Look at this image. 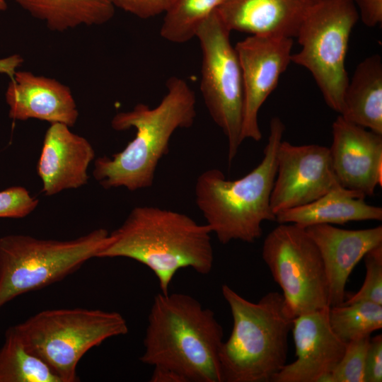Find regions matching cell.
I'll return each instance as SVG.
<instances>
[{
    "label": "cell",
    "instance_id": "obj_25",
    "mask_svg": "<svg viewBox=\"0 0 382 382\" xmlns=\"http://www.w3.org/2000/svg\"><path fill=\"white\" fill-rule=\"evenodd\" d=\"M371 335L347 343L343 356L332 371L333 382H364L366 357Z\"/></svg>",
    "mask_w": 382,
    "mask_h": 382
},
{
    "label": "cell",
    "instance_id": "obj_2",
    "mask_svg": "<svg viewBox=\"0 0 382 382\" xmlns=\"http://www.w3.org/2000/svg\"><path fill=\"white\" fill-rule=\"evenodd\" d=\"M223 328L215 313L186 294H158L148 316L142 363L170 369L184 382H222Z\"/></svg>",
    "mask_w": 382,
    "mask_h": 382
},
{
    "label": "cell",
    "instance_id": "obj_11",
    "mask_svg": "<svg viewBox=\"0 0 382 382\" xmlns=\"http://www.w3.org/2000/svg\"><path fill=\"white\" fill-rule=\"evenodd\" d=\"M338 183L328 147L294 145L282 140L277 153L271 209L276 216L280 212L307 204Z\"/></svg>",
    "mask_w": 382,
    "mask_h": 382
},
{
    "label": "cell",
    "instance_id": "obj_4",
    "mask_svg": "<svg viewBox=\"0 0 382 382\" xmlns=\"http://www.w3.org/2000/svg\"><path fill=\"white\" fill-rule=\"evenodd\" d=\"M284 130L281 119L272 117L263 158L243 177L228 180L221 170L211 168L197 178L196 204L221 243L237 240L254 243L262 235V223L275 221L270 197L276 176L277 153Z\"/></svg>",
    "mask_w": 382,
    "mask_h": 382
},
{
    "label": "cell",
    "instance_id": "obj_28",
    "mask_svg": "<svg viewBox=\"0 0 382 382\" xmlns=\"http://www.w3.org/2000/svg\"><path fill=\"white\" fill-rule=\"evenodd\" d=\"M174 0H112L115 7L146 19L165 13Z\"/></svg>",
    "mask_w": 382,
    "mask_h": 382
},
{
    "label": "cell",
    "instance_id": "obj_21",
    "mask_svg": "<svg viewBox=\"0 0 382 382\" xmlns=\"http://www.w3.org/2000/svg\"><path fill=\"white\" fill-rule=\"evenodd\" d=\"M33 17L52 31L64 32L80 25H100L115 13L112 0H15Z\"/></svg>",
    "mask_w": 382,
    "mask_h": 382
},
{
    "label": "cell",
    "instance_id": "obj_13",
    "mask_svg": "<svg viewBox=\"0 0 382 382\" xmlns=\"http://www.w3.org/2000/svg\"><path fill=\"white\" fill-rule=\"evenodd\" d=\"M330 306L296 316L291 328L296 359L286 364L271 382H333L332 371L347 343L332 330Z\"/></svg>",
    "mask_w": 382,
    "mask_h": 382
},
{
    "label": "cell",
    "instance_id": "obj_3",
    "mask_svg": "<svg viewBox=\"0 0 382 382\" xmlns=\"http://www.w3.org/2000/svg\"><path fill=\"white\" fill-rule=\"evenodd\" d=\"M166 87V95L156 107L139 103L112 117V129L134 128L136 134L122 151L95 161L93 175L104 188L124 187L136 191L151 187L158 162L169 151L173 133L193 125L196 98L192 89L177 76L170 77Z\"/></svg>",
    "mask_w": 382,
    "mask_h": 382
},
{
    "label": "cell",
    "instance_id": "obj_29",
    "mask_svg": "<svg viewBox=\"0 0 382 382\" xmlns=\"http://www.w3.org/2000/svg\"><path fill=\"white\" fill-rule=\"evenodd\" d=\"M382 381V335L370 338L366 357L364 382Z\"/></svg>",
    "mask_w": 382,
    "mask_h": 382
},
{
    "label": "cell",
    "instance_id": "obj_30",
    "mask_svg": "<svg viewBox=\"0 0 382 382\" xmlns=\"http://www.w3.org/2000/svg\"><path fill=\"white\" fill-rule=\"evenodd\" d=\"M358 9L359 16L368 27L382 22V0H352Z\"/></svg>",
    "mask_w": 382,
    "mask_h": 382
},
{
    "label": "cell",
    "instance_id": "obj_5",
    "mask_svg": "<svg viewBox=\"0 0 382 382\" xmlns=\"http://www.w3.org/2000/svg\"><path fill=\"white\" fill-rule=\"evenodd\" d=\"M221 292L233 318L219 351L222 382H271L286 364L295 318L282 294L270 291L252 302L227 284Z\"/></svg>",
    "mask_w": 382,
    "mask_h": 382
},
{
    "label": "cell",
    "instance_id": "obj_15",
    "mask_svg": "<svg viewBox=\"0 0 382 382\" xmlns=\"http://www.w3.org/2000/svg\"><path fill=\"white\" fill-rule=\"evenodd\" d=\"M322 257L328 284V304H342L347 279L357 263L374 247L382 243V226L349 230L320 224L305 228Z\"/></svg>",
    "mask_w": 382,
    "mask_h": 382
},
{
    "label": "cell",
    "instance_id": "obj_7",
    "mask_svg": "<svg viewBox=\"0 0 382 382\" xmlns=\"http://www.w3.org/2000/svg\"><path fill=\"white\" fill-rule=\"evenodd\" d=\"M110 233L98 228L69 241L28 235L0 238V308L23 294L62 280L97 257Z\"/></svg>",
    "mask_w": 382,
    "mask_h": 382
},
{
    "label": "cell",
    "instance_id": "obj_27",
    "mask_svg": "<svg viewBox=\"0 0 382 382\" xmlns=\"http://www.w3.org/2000/svg\"><path fill=\"white\" fill-rule=\"evenodd\" d=\"M38 204V199L28 190L13 186L0 192V218H23Z\"/></svg>",
    "mask_w": 382,
    "mask_h": 382
},
{
    "label": "cell",
    "instance_id": "obj_31",
    "mask_svg": "<svg viewBox=\"0 0 382 382\" xmlns=\"http://www.w3.org/2000/svg\"><path fill=\"white\" fill-rule=\"evenodd\" d=\"M23 61V58L17 54L0 59V74H5L11 79Z\"/></svg>",
    "mask_w": 382,
    "mask_h": 382
},
{
    "label": "cell",
    "instance_id": "obj_24",
    "mask_svg": "<svg viewBox=\"0 0 382 382\" xmlns=\"http://www.w3.org/2000/svg\"><path fill=\"white\" fill-rule=\"evenodd\" d=\"M328 319L333 332L347 343L382 328V305L361 301L330 306Z\"/></svg>",
    "mask_w": 382,
    "mask_h": 382
},
{
    "label": "cell",
    "instance_id": "obj_32",
    "mask_svg": "<svg viewBox=\"0 0 382 382\" xmlns=\"http://www.w3.org/2000/svg\"><path fill=\"white\" fill-rule=\"evenodd\" d=\"M151 382H184L183 379L175 372L162 367H154L150 378Z\"/></svg>",
    "mask_w": 382,
    "mask_h": 382
},
{
    "label": "cell",
    "instance_id": "obj_6",
    "mask_svg": "<svg viewBox=\"0 0 382 382\" xmlns=\"http://www.w3.org/2000/svg\"><path fill=\"white\" fill-rule=\"evenodd\" d=\"M13 327L61 382L79 381L77 365L84 354L106 340L128 332L120 313L80 308L42 311Z\"/></svg>",
    "mask_w": 382,
    "mask_h": 382
},
{
    "label": "cell",
    "instance_id": "obj_16",
    "mask_svg": "<svg viewBox=\"0 0 382 382\" xmlns=\"http://www.w3.org/2000/svg\"><path fill=\"white\" fill-rule=\"evenodd\" d=\"M64 124H51L45 132L37 170L47 196L87 184L95 151L84 137Z\"/></svg>",
    "mask_w": 382,
    "mask_h": 382
},
{
    "label": "cell",
    "instance_id": "obj_19",
    "mask_svg": "<svg viewBox=\"0 0 382 382\" xmlns=\"http://www.w3.org/2000/svg\"><path fill=\"white\" fill-rule=\"evenodd\" d=\"M365 195L340 183L307 204L276 214L279 224H294L302 228L311 225L344 224L349 221L382 220V208L367 204Z\"/></svg>",
    "mask_w": 382,
    "mask_h": 382
},
{
    "label": "cell",
    "instance_id": "obj_1",
    "mask_svg": "<svg viewBox=\"0 0 382 382\" xmlns=\"http://www.w3.org/2000/svg\"><path fill=\"white\" fill-rule=\"evenodd\" d=\"M209 226L189 216L153 206L134 207L122 224L110 233L97 257H126L146 266L161 293H169L178 271L192 268L201 274L213 267Z\"/></svg>",
    "mask_w": 382,
    "mask_h": 382
},
{
    "label": "cell",
    "instance_id": "obj_14",
    "mask_svg": "<svg viewBox=\"0 0 382 382\" xmlns=\"http://www.w3.org/2000/svg\"><path fill=\"white\" fill-rule=\"evenodd\" d=\"M330 149L339 183L365 196L382 185V134L354 125L339 115L332 123Z\"/></svg>",
    "mask_w": 382,
    "mask_h": 382
},
{
    "label": "cell",
    "instance_id": "obj_18",
    "mask_svg": "<svg viewBox=\"0 0 382 382\" xmlns=\"http://www.w3.org/2000/svg\"><path fill=\"white\" fill-rule=\"evenodd\" d=\"M311 4L308 0H224L217 11L231 32L292 38Z\"/></svg>",
    "mask_w": 382,
    "mask_h": 382
},
{
    "label": "cell",
    "instance_id": "obj_9",
    "mask_svg": "<svg viewBox=\"0 0 382 382\" xmlns=\"http://www.w3.org/2000/svg\"><path fill=\"white\" fill-rule=\"evenodd\" d=\"M230 33L216 10L195 35L202 50L201 93L211 117L227 138L229 163L243 142V111L241 68Z\"/></svg>",
    "mask_w": 382,
    "mask_h": 382
},
{
    "label": "cell",
    "instance_id": "obj_22",
    "mask_svg": "<svg viewBox=\"0 0 382 382\" xmlns=\"http://www.w3.org/2000/svg\"><path fill=\"white\" fill-rule=\"evenodd\" d=\"M0 382H61L51 368L24 344L13 327L0 348Z\"/></svg>",
    "mask_w": 382,
    "mask_h": 382
},
{
    "label": "cell",
    "instance_id": "obj_34",
    "mask_svg": "<svg viewBox=\"0 0 382 382\" xmlns=\"http://www.w3.org/2000/svg\"><path fill=\"white\" fill-rule=\"evenodd\" d=\"M308 1H310L312 4H313L321 0H308Z\"/></svg>",
    "mask_w": 382,
    "mask_h": 382
},
{
    "label": "cell",
    "instance_id": "obj_10",
    "mask_svg": "<svg viewBox=\"0 0 382 382\" xmlns=\"http://www.w3.org/2000/svg\"><path fill=\"white\" fill-rule=\"evenodd\" d=\"M262 257L295 318L329 306L323 261L304 228L279 224L265 238Z\"/></svg>",
    "mask_w": 382,
    "mask_h": 382
},
{
    "label": "cell",
    "instance_id": "obj_8",
    "mask_svg": "<svg viewBox=\"0 0 382 382\" xmlns=\"http://www.w3.org/2000/svg\"><path fill=\"white\" fill-rule=\"evenodd\" d=\"M352 0L312 4L299 29L301 50L291 62L308 69L332 110L340 113L349 81L345 59L352 30L359 19Z\"/></svg>",
    "mask_w": 382,
    "mask_h": 382
},
{
    "label": "cell",
    "instance_id": "obj_12",
    "mask_svg": "<svg viewBox=\"0 0 382 382\" xmlns=\"http://www.w3.org/2000/svg\"><path fill=\"white\" fill-rule=\"evenodd\" d=\"M291 37L250 35L235 46L242 73L243 111L241 139L259 141V110L291 62Z\"/></svg>",
    "mask_w": 382,
    "mask_h": 382
},
{
    "label": "cell",
    "instance_id": "obj_23",
    "mask_svg": "<svg viewBox=\"0 0 382 382\" xmlns=\"http://www.w3.org/2000/svg\"><path fill=\"white\" fill-rule=\"evenodd\" d=\"M224 0H174L164 13L161 37L184 43L195 37L202 22L219 8Z\"/></svg>",
    "mask_w": 382,
    "mask_h": 382
},
{
    "label": "cell",
    "instance_id": "obj_33",
    "mask_svg": "<svg viewBox=\"0 0 382 382\" xmlns=\"http://www.w3.org/2000/svg\"><path fill=\"white\" fill-rule=\"evenodd\" d=\"M7 4L6 0H0V12L6 10Z\"/></svg>",
    "mask_w": 382,
    "mask_h": 382
},
{
    "label": "cell",
    "instance_id": "obj_26",
    "mask_svg": "<svg viewBox=\"0 0 382 382\" xmlns=\"http://www.w3.org/2000/svg\"><path fill=\"white\" fill-rule=\"evenodd\" d=\"M366 276L360 289L348 295L342 303L368 301L382 305V243L369 250L364 256Z\"/></svg>",
    "mask_w": 382,
    "mask_h": 382
},
{
    "label": "cell",
    "instance_id": "obj_20",
    "mask_svg": "<svg viewBox=\"0 0 382 382\" xmlns=\"http://www.w3.org/2000/svg\"><path fill=\"white\" fill-rule=\"evenodd\" d=\"M340 115L382 134V59L378 54L357 65L345 91Z\"/></svg>",
    "mask_w": 382,
    "mask_h": 382
},
{
    "label": "cell",
    "instance_id": "obj_17",
    "mask_svg": "<svg viewBox=\"0 0 382 382\" xmlns=\"http://www.w3.org/2000/svg\"><path fill=\"white\" fill-rule=\"evenodd\" d=\"M8 115L18 120L37 119L73 127L79 111L71 89L54 79L16 71L6 92Z\"/></svg>",
    "mask_w": 382,
    "mask_h": 382
}]
</instances>
